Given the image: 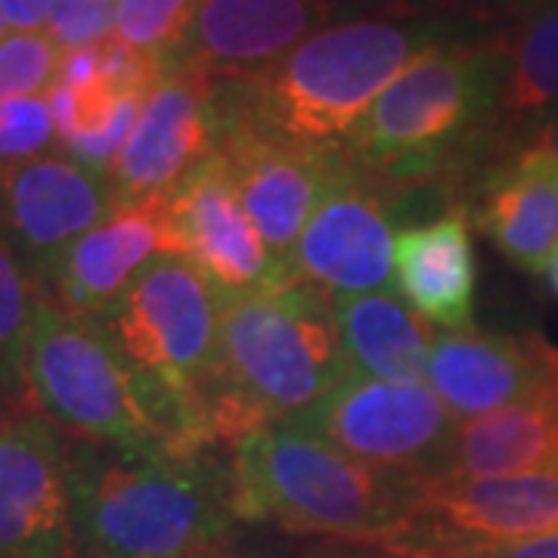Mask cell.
Returning a JSON list of instances; mask_svg holds the SVG:
<instances>
[{"instance_id":"3957f363","label":"cell","mask_w":558,"mask_h":558,"mask_svg":"<svg viewBox=\"0 0 558 558\" xmlns=\"http://www.w3.org/2000/svg\"><path fill=\"white\" fill-rule=\"evenodd\" d=\"M72 558H183L242 539L230 447L143 453L65 435Z\"/></svg>"},{"instance_id":"2e32d148","label":"cell","mask_w":558,"mask_h":558,"mask_svg":"<svg viewBox=\"0 0 558 558\" xmlns=\"http://www.w3.org/2000/svg\"><path fill=\"white\" fill-rule=\"evenodd\" d=\"M211 153V84L171 69L146 97L137 124L106 178L119 205H131L165 196Z\"/></svg>"},{"instance_id":"d4e9b609","label":"cell","mask_w":558,"mask_h":558,"mask_svg":"<svg viewBox=\"0 0 558 558\" xmlns=\"http://www.w3.org/2000/svg\"><path fill=\"white\" fill-rule=\"evenodd\" d=\"M205 0H119L116 38L165 65L174 57Z\"/></svg>"},{"instance_id":"83f0119b","label":"cell","mask_w":558,"mask_h":558,"mask_svg":"<svg viewBox=\"0 0 558 558\" xmlns=\"http://www.w3.org/2000/svg\"><path fill=\"white\" fill-rule=\"evenodd\" d=\"M119 0H57V10L47 22V35L62 53L100 47L116 35Z\"/></svg>"},{"instance_id":"5bb4252c","label":"cell","mask_w":558,"mask_h":558,"mask_svg":"<svg viewBox=\"0 0 558 558\" xmlns=\"http://www.w3.org/2000/svg\"><path fill=\"white\" fill-rule=\"evenodd\" d=\"M341 16L336 0H205L168 72L208 84L255 78Z\"/></svg>"},{"instance_id":"ffe728a7","label":"cell","mask_w":558,"mask_h":558,"mask_svg":"<svg viewBox=\"0 0 558 558\" xmlns=\"http://www.w3.org/2000/svg\"><path fill=\"white\" fill-rule=\"evenodd\" d=\"M469 215L512 267L543 277L558 252V161L519 153L490 168L469 199Z\"/></svg>"},{"instance_id":"836d02e7","label":"cell","mask_w":558,"mask_h":558,"mask_svg":"<svg viewBox=\"0 0 558 558\" xmlns=\"http://www.w3.org/2000/svg\"><path fill=\"white\" fill-rule=\"evenodd\" d=\"M481 3H484V10L497 7V10H515V13H521V10H527L534 3H543V0H481Z\"/></svg>"},{"instance_id":"7c38bea8","label":"cell","mask_w":558,"mask_h":558,"mask_svg":"<svg viewBox=\"0 0 558 558\" xmlns=\"http://www.w3.org/2000/svg\"><path fill=\"white\" fill-rule=\"evenodd\" d=\"M215 149L270 258L286 277L295 279V245L323 196L348 171V156L341 149H307L245 128L215 131Z\"/></svg>"},{"instance_id":"e575fe53","label":"cell","mask_w":558,"mask_h":558,"mask_svg":"<svg viewBox=\"0 0 558 558\" xmlns=\"http://www.w3.org/2000/svg\"><path fill=\"white\" fill-rule=\"evenodd\" d=\"M220 558H260V556L252 549V546H248V543H245V539H236L233 546H227V549H223V556Z\"/></svg>"},{"instance_id":"e0dca14e","label":"cell","mask_w":558,"mask_h":558,"mask_svg":"<svg viewBox=\"0 0 558 558\" xmlns=\"http://www.w3.org/2000/svg\"><path fill=\"white\" fill-rule=\"evenodd\" d=\"M558 381V348L539 332H435L425 385L465 418Z\"/></svg>"},{"instance_id":"cb8c5ba5","label":"cell","mask_w":558,"mask_h":558,"mask_svg":"<svg viewBox=\"0 0 558 558\" xmlns=\"http://www.w3.org/2000/svg\"><path fill=\"white\" fill-rule=\"evenodd\" d=\"M38 301V289L25 274L20 258L0 242V403L3 410L32 407L28 381H25V351H28V332Z\"/></svg>"},{"instance_id":"4316f807","label":"cell","mask_w":558,"mask_h":558,"mask_svg":"<svg viewBox=\"0 0 558 558\" xmlns=\"http://www.w3.org/2000/svg\"><path fill=\"white\" fill-rule=\"evenodd\" d=\"M57 119L50 94L22 97L0 106V161H20L57 149Z\"/></svg>"},{"instance_id":"5b68a950","label":"cell","mask_w":558,"mask_h":558,"mask_svg":"<svg viewBox=\"0 0 558 558\" xmlns=\"http://www.w3.org/2000/svg\"><path fill=\"white\" fill-rule=\"evenodd\" d=\"M233 512L240 524L277 527L292 537L388 546L413 509L418 478L366 465L270 422L230 447Z\"/></svg>"},{"instance_id":"7a4b0ae2","label":"cell","mask_w":558,"mask_h":558,"mask_svg":"<svg viewBox=\"0 0 558 558\" xmlns=\"http://www.w3.org/2000/svg\"><path fill=\"white\" fill-rule=\"evenodd\" d=\"M497 32V22L478 13L341 20L255 78L211 84L215 131L245 128L307 149H341L373 102L422 53Z\"/></svg>"},{"instance_id":"8fae6325","label":"cell","mask_w":558,"mask_h":558,"mask_svg":"<svg viewBox=\"0 0 558 558\" xmlns=\"http://www.w3.org/2000/svg\"><path fill=\"white\" fill-rule=\"evenodd\" d=\"M398 220V199L348 161L301 233L292 274L329 299L395 292Z\"/></svg>"},{"instance_id":"1f68e13d","label":"cell","mask_w":558,"mask_h":558,"mask_svg":"<svg viewBox=\"0 0 558 558\" xmlns=\"http://www.w3.org/2000/svg\"><path fill=\"white\" fill-rule=\"evenodd\" d=\"M462 558H558V534H546V537L524 539V543H512V546H499V549H487L478 556Z\"/></svg>"},{"instance_id":"277c9868","label":"cell","mask_w":558,"mask_h":558,"mask_svg":"<svg viewBox=\"0 0 558 558\" xmlns=\"http://www.w3.org/2000/svg\"><path fill=\"white\" fill-rule=\"evenodd\" d=\"M348 376L336 307L317 286L292 279L270 292L220 299L208 440L233 447L260 425L289 422Z\"/></svg>"},{"instance_id":"f546056e","label":"cell","mask_w":558,"mask_h":558,"mask_svg":"<svg viewBox=\"0 0 558 558\" xmlns=\"http://www.w3.org/2000/svg\"><path fill=\"white\" fill-rule=\"evenodd\" d=\"M57 0H0V16L10 32H47Z\"/></svg>"},{"instance_id":"30bf717a","label":"cell","mask_w":558,"mask_h":558,"mask_svg":"<svg viewBox=\"0 0 558 558\" xmlns=\"http://www.w3.org/2000/svg\"><path fill=\"white\" fill-rule=\"evenodd\" d=\"M116 208L109 178L62 149L0 161V242L20 258L40 301L72 245L112 218Z\"/></svg>"},{"instance_id":"6da1fadb","label":"cell","mask_w":558,"mask_h":558,"mask_svg":"<svg viewBox=\"0 0 558 558\" xmlns=\"http://www.w3.org/2000/svg\"><path fill=\"white\" fill-rule=\"evenodd\" d=\"M502 72L506 32L432 47L373 102L341 153L398 205L469 208L481 178L512 159L497 134Z\"/></svg>"},{"instance_id":"603a6c76","label":"cell","mask_w":558,"mask_h":558,"mask_svg":"<svg viewBox=\"0 0 558 558\" xmlns=\"http://www.w3.org/2000/svg\"><path fill=\"white\" fill-rule=\"evenodd\" d=\"M558 102V0L521 10L506 32V72L499 90L497 134L509 156Z\"/></svg>"},{"instance_id":"f1b7e54d","label":"cell","mask_w":558,"mask_h":558,"mask_svg":"<svg viewBox=\"0 0 558 558\" xmlns=\"http://www.w3.org/2000/svg\"><path fill=\"white\" fill-rule=\"evenodd\" d=\"M348 20H418L444 13L487 16L481 0H336Z\"/></svg>"},{"instance_id":"8992f818","label":"cell","mask_w":558,"mask_h":558,"mask_svg":"<svg viewBox=\"0 0 558 558\" xmlns=\"http://www.w3.org/2000/svg\"><path fill=\"white\" fill-rule=\"evenodd\" d=\"M28 403L65 435L143 453H193L100 319L38 301L25 351Z\"/></svg>"},{"instance_id":"ba28073f","label":"cell","mask_w":558,"mask_h":558,"mask_svg":"<svg viewBox=\"0 0 558 558\" xmlns=\"http://www.w3.org/2000/svg\"><path fill=\"white\" fill-rule=\"evenodd\" d=\"M289 422L344 457L418 481L444 475L459 432V418L425 381L395 385L360 376H348Z\"/></svg>"},{"instance_id":"7402d4cb","label":"cell","mask_w":558,"mask_h":558,"mask_svg":"<svg viewBox=\"0 0 558 558\" xmlns=\"http://www.w3.org/2000/svg\"><path fill=\"white\" fill-rule=\"evenodd\" d=\"M351 376L422 385L428 379L435 329L395 295L366 292L332 299Z\"/></svg>"},{"instance_id":"52a82bcc","label":"cell","mask_w":558,"mask_h":558,"mask_svg":"<svg viewBox=\"0 0 558 558\" xmlns=\"http://www.w3.org/2000/svg\"><path fill=\"white\" fill-rule=\"evenodd\" d=\"M106 332L161 403L186 450L208 440L218 373L220 295L183 255L156 258L102 317Z\"/></svg>"},{"instance_id":"4dcf8cb0","label":"cell","mask_w":558,"mask_h":558,"mask_svg":"<svg viewBox=\"0 0 558 558\" xmlns=\"http://www.w3.org/2000/svg\"><path fill=\"white\" fill-rule=\"evenodd\" d=\"M286 558H407L376 543H341V539H317L311 546H304L299 553Z\"/></svg>"},{"instance_id":"9c48e42d","label":"cell","mask_w":558,"mask_h":558,"mask_svg":"<svg viewBox=\"0 0 558 558\" xmlns=\"http://www.w3.org/2000/svg\"><path fill=\"white\" fill-rule=\"evenodd\" d=\"M558 534V472L422 481L388 549L407 558H462Z\"/></svg>"},{"instance_id":"ac0fdd59","label":"cell","mask_w":558,"mask_h":558,"mask_svg":"<svg viewBox=\"0 0 558 558\" xmlns=\"http://www.w3.org/2000/svg\"><path fill=\"white\" fill-rule=\"evenodd\" d=\"M165 255H183L165 196L119 205L112 218L72 245L44 301L65 314L97 319Z\"/></svg>"},{"instance_id":"8d00e7d4","label":"cell","mask_w":558,"mask_h":558,"mask_svg":"<svg viewBox=\"0 0 558 558\" xmlns=\"http://www.w3.org/2000/svg\"><path fill=\"white\" fill-rule=\"evenodd\" d=\"M223 556V549H218V553H202V556H183V558H220Z\"/></svg>"},{"instance_id":"44dd1931","label":"cell","mask_w":558,"mask_h":558,"mask_svg":"<svg viewBox=\"0 0 558 558\" xmlns=\"http://www.w3.org/2000/svg\"><path fill=\"white\" fill-rule=\"evenodd\" d=\"M543 472H558V381L484 416L459 422L440 478H506Z\"/></svg>"},{"instance_id":"d590c367","label":"cell","mask_w":558,"mask_h":558,"mask_svg":"<svg viewBox=\"0 0 558 558\" xmlns=\"http://www.w3.org/2000/svg\"><path fill=\"white\" fill-rule=\"evenodd\" d=\"M543 279H546L549 292H553V295H556V301H558V252L553 255V260H549V267L543 270Z\"/></svg>"},{"instance_id":"d6a6232c","label":"cell","mask_w":558,"mask_h":558,"mask_svg":"<svg viewBox=\"0 0 558 558\" xmlns=\"http://www.w3.org/2000/svg\"><path fill=\"white\" fill-rule=\"evenodd\" d=\"M521 153H534L543 159L558 161V102L543 116L537 128L531 131V137L524 140V149Z\"/></svg>"},{"instance_id":"484cf974","label":"cell","mask_w":558,"mask_h":558,"mask_svg":"<svg viewBox=\"0 0 558 558\" xmlns=\"http://www.w3.org/2000/svg\"><path fill=\"white\" fill-rule=\"evenodd\" d=\"M60 69L62 50L47 32H7L0 40V106L50 94Z\"/></svg>"},{"instance_id":"9a60e30c","label":"cell","mask_w":558,"mask_h":558,"mask_svg":"<svg viewBox=\"0 0 558 558\" xmlns=\"http://www.w3.org/2000/svg\"><path fill=\"white\" fill-rule=\"evenodd\" d=\"M165 205L183 245V258L196 264L220 299L270 292L292 282L270 258L258 227L245 215L218 149L165 193Z\"/></svg>"},{"instance_id":"4fadbf2b","label":"cell","mask_w":558,"mask_h":558,"mask_svg":"<svg viewBox=\"0 0 558 558\" xmlns=\"http://www.w3.org/2000/svg\"><path fill=\"white\" fill-rule=\"evenodd\" d=\"M0 558H72L65 432L32 407L0 416Z\"/></svg>"},{"instance_id":"74e56055","label":"cell","mask_w":558,"mask_h":558,"mask_svg":"<svg viewBox=\"0 0 558 558\" xmlns=\"http://www.w3.org/2000/svg\"><path fill=\"white\" fill-rule=\"evenodd\" d=\"M7 38V22H3V16H0V40Z\"/></svg>"},{"instance_id":"d6986e66","label":"cell","mask_w":558,"mask_h":558,"mask_svg":"<svg viewBox=\"0 0 558 558\" xmlns=\"http://www.w3.org/2000/svg\"><path fill=\"white\" fill-rule=\"evenodd\" d=\"M472 227L469 208H447L398 230L395 295L435 332L472 329L478 289Z\"/></svg>"}]
</instances>
